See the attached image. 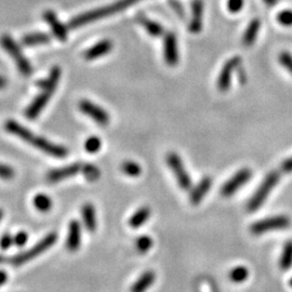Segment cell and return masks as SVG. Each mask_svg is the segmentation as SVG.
<instances>
[{
    "label": "cell",
    "instance_id": "obj_1",
    "mask_svg": "<svg viewBox=\"0 0 292 292\" xmlns=\"http://www.w3.org/2000/svg\"><path fill=\"white\" fill-rule=\"evenodd\" d=\"M5 128L8 132H10L11 134H14L15 136L20 137L23 141L27 142L28 144L35 146L36 149L40 150L41 152L48 154L50 156L58 157V158H63L67 156V150L63 146L58 145L52 143L48 140H45L44 137L37 136L35 133H33L30 130L25 128L24 126L20 125L19 122L15 120H8L5 125Z\"/></svg>",
    "mask_w": 292,
    "mask_h": 292
},
{
    "label": "cell",
    "instance_id": "obj_2",
    "mask_svg": "<svg viewBox=\"0 0 292 292\" xmlns=\"http://www.w3.org/2000/svg\"><path fill=\"white\" fill-rule=\"evenodd\" d=\"M137 2H140V0H118V2L114 3L110 6L102 7V8H99V9H94L92 11L79 14L70 21V23H68V27L78 28V27L84 26L89 24V23H92L96 20L103 19L106 17H110V15H113L119 11L125 10L127 9V8L132 6L133 4Z\"/></svg>",
    "mask_w": 292,
    "mask_h": 292
},
{
    "label": "cell",
    "instance_id": "obj_3",
    "mask_svg": "<svg viewBox=\"0 0 292 292\" xmlns=\"http://www.w3.org/2000/svg\"><path fill=\"white\" fill-rule=\"evenodd\" d=\"M57 240H58V235L56 233L48 234L47 236H44L39 242L34 245L32 248H29L28 250L14 256L11 259L12 265L20 266L22 264H25L26 262H29V261L36 259L37 257L42 255L43 252L50 249L52 246L57 242Z\"/></svg>",
    "mask_w": 292,
    "mask_h": 292
},
{
    "label": "cell",
    "instance_id": "obj_4",
    "mask_svg": "<svg viewBox=\"0 0 292 292\" xmlns=\"http://www.w3.org/2000/svg\"><path fill=\"white\" fill-rule=\"evenodd\" d=\"M0 43H2L3 48L9 53L11 58L15 61V64H17L20 73L23 76L28 77L33 74V67L30 65L29 61L25 58L24 53L22 52L18 43L12 39V37H10L9 35L2 36V38H0Z\"/></svg>",
    "mask_w": 292,
    "mask_h": 292
},
{
    "label": "cell",
    "instance_id": "obj_5",
    "mask_svg": "<svg viewBox=\"0 0 292 292\" xmlns=\"http://www.w3.org/2000/svg\"><path fill=\"white\" fill-rule=\"evenodd\" d=\"M279 181V174L278 172H271L266 175V178L262 182V184L259 186L257 191L251 197V199L248 203L247 208L250 212L258 210L263 203L266 201L267 196L270 195L272 189L276 186V184Z\"/></svg>",
    "mask_w": 292,
    "mask_h": 292
},
{
    "label": "cell",
    "instance_id": "obj_6",
    "mask_svg": "<svg viewBox=\"0 0 292 292\" xmlns=\"http://www.w3.org/2000/svg\"><path fill=\"white\" fill-rule=\"evenodd\" d=\"M290 225V220L286 216H276L260 220L251 225V233L255 235H261L272 230L285 229Z\"/></svg>",
    "mask_w": 292,
    "mask_h": 292
},
{
    "label": "cell",
    "instance_id": "obj_7",
    "mask_svg": "<svg viewBox=\"0 0 292 292\" xmlns=\"http://www.w3.org/2000/svg\"><path fill=\"white\" fill-rule=\"evenodd\" d=\"M167 164L171 168L172 172L174 173L176 181L182 189H189L191 186V181L189 174L187 173L185 167H184L182 160L178 154L170 153L167 156Z\"/></svg>",
    "mask_w": 292,
    "mask_h": 292
},
{
    "label": "cell",
    "instance_id": "obj_8",
    "mask_svg": "<svg viewBox=\"0 0 292 292\" xmlns=\"http://www.w3.org/2000/svg\"><path fill=\"white\" fill-rule=\"evenodd\" d=\"M241 64L240 57H234L223 66L222 71L218 78V89L222 92H225L230 87V80H232V76L236 68H238Z\"/></svg>",
    "mask_w": 292,
    "mask_h": 292
},
{
    "label": "cell",
    "instance_id": "obj_9",
    "mask_svg": "<svg viewBox=\"0 0 292 292\" xmlns=\"http://www.w3.org/2000/svg\"><path fill=\"white\" fill-rule=\"evenodd\" d=\"M251 170L248 168H244L240 171H238L232 179L228 180L224 185H223L221 193L223 196L228 197L232 196L237 189H239L245 183H247L251 178Z\"/></svg>",
    "mask_w": 292,
    "mask_h": 292
},
{
    "label": "cell",
    "instance_id": "obj_10",
    "mask_svg": "<svg viewBox=\"0 0 292 292\" xmlns=\"http://www.w3.org/2000/svg\"><path fill=\"white\" fill-rule=\"evenodd\" d=\"M79 110L83 114H86L87 116L93 119L95 122H98L99 125L106 126L110 122V115L107 114L102 107H100L90 101H87V100H82L79 103Z\"/></svg>",
    "mask_w": 292,
    "mask_h": 292
},
{
    "label": "cell",
    "instance_id": "obj_11",
    "mask_svg": "<svg viewBox=\"0 0 292 292\" xmlns=\"http://www.w3.org/2000/svg\"><path fill=\"white\" fill-rule=\"evenodd\" d=\"M164 57L169 66H175L179 62V50L176 37L173 33H168L164 41Z\"/></svg>",
    "mask_w": 292,
    "mask_h": 292
},
{
    "label": "cell",
    "instance_id": "obj_12",
    "mask_svg": "<svg viewBox=\"0 0 292 292\" xmlns=\"http://www.w3.org/2000/svg\"><path fill=\"white\" fill-rule=\"evenodd\" d=\"M53 92L55 91H51V90H42V93H40L38 95L33 103L30 104L26 111H25V115L26 117L30 120L35 119L36 117H38V115L41 113V111L44 109V106L47 105V103L49 102V100L51 98V95L53 94Z\"/></svg>",
    "mask_w": 292,
    "mask_h": 292
},
{
    "label": "cell",
    "instance_id": "obj_13",
    "mask_svg": "<svg viewBox=\"0 0 292 292\" xmlns=\"http://www.w3.org/2000/svg\"><path fill=\"white\" fill-rule=\"evenodd\" d=\"M81 167L82 165L80 164H73L59 169H53V170L48 172L47 180L51 183H57L66 180L81 171Z\"/></svg>",
    "mask_w": 292,
    "mask_h": 292
},
{
    "label": "cell",
    "instance_id": "obj_14",
    "mask_svg": "<svg viewBox=\"0 0 292 292\" xmlns=\"http://www.w3.org/2000/svg\"><path fill=\"white\" fill-rule=\"evenodd\" d=\"M203 0H193V3H191V19L188 25V29L191 34L201 33L203 28Z\"/></svg>",
    "mask_w": 292,
    "mask_h": 292
},
{
    "label": "cell",
    "instance_id": "obj_15",
    "mask_svg": "<svg viewBox=\"0 0 292 292\" xmlns=\"http://www.w3.org/2000/svg\"><path fill=\"white\" fill-rule=\"evenodd\" d=\"M44 21L50 25L51 29L55 36L60 41L67 40V28L65 25L62 24V22L59 20L57 14L53 11H44L43 13Z\"/></svg>",
    "mask_w": 292,
    "mask_h": 292
},
{
    "label": "cell",
    "instance_id": "obj_16",
    "mask_svg": "<svg viewBox=\"0 0 292 292\" xmlns=\"http://www.w3.org/2000/svg\"><path fill=\"white\" fill-rule=\"evenodd\" d=\"M80 224L78 221L73 220L70 223V227H68V234H67V240H66V247L70 251H76L78 250L80 246Z\"/></svg>",
    "mask_w": 292,
    "mask_h": 292
},
{
    "label": "cell",
    "instance_id": "obj_17",
    "mask_svg": "<svg viewBox=\"0 0 292 292\" xmlns=\"http://www.w3.org/2000/svg\"><path fill=\"white\" fill-rule=\"evenodd\" d=\"M112 48H113V42L111 40H102L98 42L96 44H94L93 47L89 48L86 52L83 53V57L84 59L89 61L95 60L111 52Z\"/></svg>",
    "mask_w": 292,
    "mask_h": 292
},
{
    "label": "cell",
    "instance_id": "obj_18",
    "mask_svg": "<svg viewBox=\"0 0 292 292\" xmlns=\"http://www.w3.org/2000/svg\"><path fill=\"white\" fill-rule=\"evenodd\" d=\"M212 185V180L209 176H205V178L199 182L196 187L193 189L190 194V203L193 205H198L202 202V199L205 197V195L208 193V190L210 189Z\"/></svg>",
    "mask_w": 292,
    "mask_h": 292
},
{
    "label": "cell",
    "instance_id": "obj_19",
    "mask_svg": "<svg viewBox=\"0 0 292 292\" xmlns=\"http://www.w3.org/2000/svg\"><path fill=\"white\" fill-rule=\"evenodd\" d=\"M136 20L146 29V32H148L151 36L158 37V36H161L164 34V30H165L164 27L161 26L159 23L150 20L145 14L140 12L139 14L136 15Z\"/></svg>",
    "mask_w": 292,
    "mask_h": 292
},
{
    "label": "cell",
    "instance_id": "obj_20",
    "mask_svg": "<svg viewBox=\"0 0 292 292\" xmlns=\"http://www.w3.org/2000/svg\"><path fill=\"white\" fill-rule=\"evenodd\" d=\"M61 77V68L58 66H55L51 70L49 76L45 79H42L37 82V86L41 90H51L55 91L58 87V82Z\"/></svg>",
    "mask_w": 292,
    "mask_h": 292
},
{
    "label": "cell",
    "instance_id": "obj_21",
    "mask_svg": "<svg viewBox=\"0 0 292 292\" xmlns=\"http://www.w3.org/2000/svg\"><path fill=\"white\" fill-rule=\"evenodd\" d=\"M261 27V21L260 19H253L250 24L248 25L247 29L242 36V43L246 45V47H249V45H252L257 40V37L259 34V30Z\"/></svg>",
    "mask_w": 292,
    "mask_h": 292
},
{
    "label": "cell",
    "instance_id": "obj_22",
    "mask_svg": "<svg viewBox=\"0 0 292 292\" xmlns=\"http://www.w3.org/2000/svg\"><path fill=\"white\" fill-rule=\"evenodd\" d=\"M81 216L84 223V226L87 227L89 232H94L96 228V218L94 207L91 204H86L81 208Z\"/></svg>",
    "mask_w": 292,
    "mask_h": 292
},
{
    "label": "cell",
    "instance_id": "obj_23",
    "mask_svg": "<svg viewBox=\"0 0 292 292\" xmlns=\"http://www.w3.org/2000/svg\"><path fill=\"white\" fill-rule=\"evenodd\" d=\"M156 275L152 271L145 272L131 287V292H145L155 281Z\"/></svg>",
    "mask_w": 292,
    "mask_h": 292
},
{
    "label": "cell",
    "instance_id": "obj_24",
    "mask_svg": "<svg viewBox=\"0 0 292 292\" xmlns=\"http://www.w3.org/2000/svg\"><path fill=\"white\" fill-rule=\"evenodd\" d=\"M151 216V210L149 207H143V208L137 210L133 216L130 218L129 220V224L131 227L136 228V227H140L141 225H143L144 223L148 221V219Z\"/></svg>",
    "mask_w": 292,
    "mask_h": 292
},
{
    "label": "cell",
    "instance_id": "obj_25",
    "mask_svg": "<svg viewBox=\"0 0 292 292\" xmlns=\"http://www.w3.org/2000/svg\"><path fill=\"white\" fill-rule=\"evenodd\" d=\"M48 42H50V36L44 33L28 34L22 38V43L24 45H37Z\"/></svg>",
    "mask_w": 292,
    "mask_h": 292
},
{
    "label": "cell",
    "instance_id": "obj_26",
    "mask_svg": "<svg viewBox=\"0 0 292 292\" xmlns=\"http://www.w3.org/2000/svg\"><path fill=\"white\" fill-rule=\"evenodd\" d=\"M281 270L287 271L292 266V240H289L283 246V250L279 261Z\"/></svg>",
    "mask_w": 292,
    "mask_h": 292
},
{
    "label": "cell",
    "instance_id": "obj_27",
    "mask_svg": "<svg viewBox=\"0 0 292 292\" xmlns=\"http://www.w3.org/2000/svg\"><path fill=\"white\" fill-rule=\"evenodd\" d=\"M33 203L35 208L40 212H48L52 208L51 198L45 194H37L34 197Z\"/></svg>",
    "mask_w": 292,
    "mask_h": 292
},
{
    "label": "cell",
    "instance_id": "obj_28",
    "mask_svg": "<svg viewBox=\"0 0 292 292\" xmlns=\"http://www.w3.org/2000/svg\"><path fill=\"white\" fill-rule=\"evenodd\" d=\"M81 172L83 173L84 176H86V179L91 181V182H94V181L99 180L100 175H101V172H100L99 169L91 164L82 165Z\"/></svg>",
    "mask_w": 292,
    "mask_h": 292
},
{
    "label": "cell",
    "instance_id": "obj_29",
    "mask_svg": "<svg viewBox=\"0 0 292 292\" xmlns=\"http://www.w3.org/2000/svg\"><path fill=\"white\" fill-rule=\"evenodd\" d=\"M249 271L245 266H237L230 271L229 277L234 282H242L248 278Z\"/></svg>",
    "mask_w": 292,
    "mask_h": 292
},
{
    "label": "cell",
    "instance_id": "obj_30",
    "mask_svg": "<svg viewBox=\"0 0 292 292\" xmlns=\"http://www.w3.org/2000/svg\"><path fill=\"white\" fill-rule=\"evenodd\" d=\"M121 170L124 171L127 175L130 176H137L141 174V167L134 161H125L121 166Z\"/></svg>",
    "mask_w": 292,
    "mask_h": 292
},
{
    "label": "cell",
    "instance_id": "obj_31",
    "mask_svg": "<svg viewBox=\"0 0 292 292\" xmlns=\"http://www.w3.org/2000/svg\"><path fill=\"white\" fill-rule=\"evenodd\" d=\"M102 146V141L101 139H99L98 136H91L84 143V149L90 154L96 153Z\"/></svg>",
    "mask_w": 292,
    "mask_h": 292
},
{
    "label": "cell",
    "instance_id": "obj_32",
    "mask_svg": "<svg viewBox=\"0 0 292 292\" xmlns=\"http://www.w3.org/2000/svg\"><path fill=\"white\" fill-rule=\"evenodd\" d=\"M153 246V239L149 236H141L136 240V249L140 252H148Z\"/></svg>",
    "mask_w": 292,
    "mask_h": 292
},
{
    "label": "cell",
    "instance_id": "obj_33",
    "mask_svg": "<svg viewBox=\"0 0 292 292\" xmlns=\"http://www.w3.org/2000/svg\"><path fill=\"white\" fill-rule=\"evenodd\" d=\"M278 61L282 67H285L286 70L292 75V55L288 51H282L279 53Z\"/></svg>",
    "mask_w": 292,
    "mask_h": 292
},
{
    "label": "cell",
    "instance_id": "obj_34",
    "mask_svg": "<svg viewBox=\"0 0 292 292\" xmlns=\"http://www.w3.org/2000/svg\"><path fill=\"white\" fill-rule=\"evenodd\" d=\"M277 21L282 26H292V10L286 9L282 10L277 14Z\"/></svg>",
    "mask_w": 292,
    "mask_h": 292
},
{
    "label": "cell",
    "instance_id": "obj_35",
    "mask_svg": "<svg viewBox=\"0 0 292 292\" xmlns=\"http://www.w3.org/2000/svg\"><path fill=\"white\" fill-rule=\"evenodd\" d=\"M15 172L13 168L4 164H0V179L3 180H11L13 179Z\"/></svg>",
    "mask_w": 292,
    "mask_h": 292
},
{
    "label": "cell",
    "instance_id": "obj_36",
    "mask_svg": "<svg viewBox=\"0 0 292 292\" xmlns=\"http://www.w3.org/2000/svg\"><path fill=\"white\" fill-rule=\"evenodd\" d=\"M244 7V0H227V9L232 13L239 12Z\"/></svg>",
    "mask_w": 292,
    "mask_h": 292
},
{
    "label": "cell",
    "instance_id": "obj_37",
    "mask_svg": "<svg viewBox=\"0 0 292 292\" xmlns=\"http://www.w3.org/2000/svg\"><path fill=\"white\" fill-rule=\"evenodd\" d=\"M169 5H170L173 11L178 14L180 18L185 17V11H184V8L179 0H169Z\"/></svg>",
    "mask_w": 292,
    "mask_h": 292
},
{
    "label": "cell",
    "instance_id": "obj_38",
    "mask_svg": "<svg viewBox=\"0 0 292 292\" xmlns=\"http://www.w3.org/2000/svg\"><path fill=\"white\" fill-rule=\"evenodd\" d=\"M14 244L13 237L10 234H5L0 238V248L3 250H8Z\"/></svg>",
    "mask_w": 292,
    "mask_h": 292
},
{
    "label": "cell",
    "instance_id": "obj_39",
    "mask_svg": "<svg viewBox=\"0 0 292 292\" xmlns=\"http://www.w3.org/2000/svg\"><path fill=\"white\" fill-rule=\"evenodd\" d=\"M13 239H14V245L19 246V247H23V246H25V244L28 240V235L25 232H20L13 237Z\"/></svg>",
    "mask_w": 292,
    "mask_h": 292
},
{
    "label": "cell",
    "instance_id": "obj_40",
    "mask_svg": "<svg viewBox=\"0 0 292 292\" xmlns=\"http://www.w3.org/2000/svg\"><path fill=\"white\" fill-rule=\"evenodd\" d=\"M281 170L286 173L292 172V157L286 159L281 165Z\"/></svg>",
    "mask_w": 292,
    "mask_h": 292
},
{
    "label": "cell",
    "instance_id": "obj_41",
    "mask_svg": "<svg viewBox=\"0 0 292 292\" xmlns=\"http://www.w3.org/2000/svg\"><path fill=\"white\" fill-rule=\"evenodd\" d=\"M237 71H238V79H239V81L242 84L246 83V81H247V74H245L244 68L241 66H239L237 68Z\"/></svg>",
    "mask_w": 292,
    "mask_h": 292
},
{
    "label": "cell",
    "instance_id": "obj_42",
    "mask_svg": "<svg viewBox=\"0 0 292 292\" xmlns=\"http://www.w3.org/2000/svg\"><path fill=\"white\" fill-rule=\"evenodd\" d=\"M8 279V275L5 271H0V286H3L4 283H6Z\"/></svg>",
    "mask_w": 292,
    "mask_h": 292
},
{
    "label": "cell",
    "instance_id": "obj_43",
    "mask_svg": "<svg viewBox=\"0 0 292 292\" xmlns=\"http://www.w3.org/2000/svg\"><path fill=\"white\" fill-rule=\"evenodd\" d=\"M263 2L268 6V7H274L277 5L278 0H263Z\"/></svg>",
    "mask_w": 292,
    "mask_h": 292
},
{
    "label": "cell",
    "instance_id": "obj_44",
    "mask_svg": "<svg viewBox=\"0 0 292 292\" xmlns=\"http://www.w3.org/2000/svg\"><path fill=\"white\" fill-rule=\"evenodd\" d=\"M7 86V80L4 78V77L0 76V89H3Z\"/></svg>",
    "mask_w": 292,
    "mask_h": 292
},
{
    "label": "cell",
    "instance_id": "obj_45",
    "mask_svg": "<svg viewBox=\"0 0 292 292\" xmlns=\"http://www.w3.org/2000/svg\"><path fill=\"white\" fill-rule=\"evenodd\" d=\"M3 217H4V212H3V210H2V209H0V221H2Z\"/></svg>",
    "mask_w": 292,
    "mask_h": 292
},
{
    "label": "cell",
    "instance_id": "obj_46",
    "mask_svg": "<svg viewBox=\"0 0 292 292\" xmlns=\"http://www.w3.org/2000/svg\"><path fill=\"white\" fill-rule=\"evenodd\" d=\"M5 262V258L3 256H0V263H3Z\"/></svg>",
    "mask_w": 292,
    "mask_h": 292
},
{
    "label": "cell",
    "instance_id": "obj_47",
    "mask_svg": "<svg viewBox=\"0 0 292 292\" xmlns=\"http://www.w3.org/2000/svg\"><path fill=\"white\" fill-rule=\"evenodd\" d=\"M289 285L292 287V278L289 280Z\"/></svg>",
    "mask_w": 292,
    "mask_h": 292
}]
</instances>
